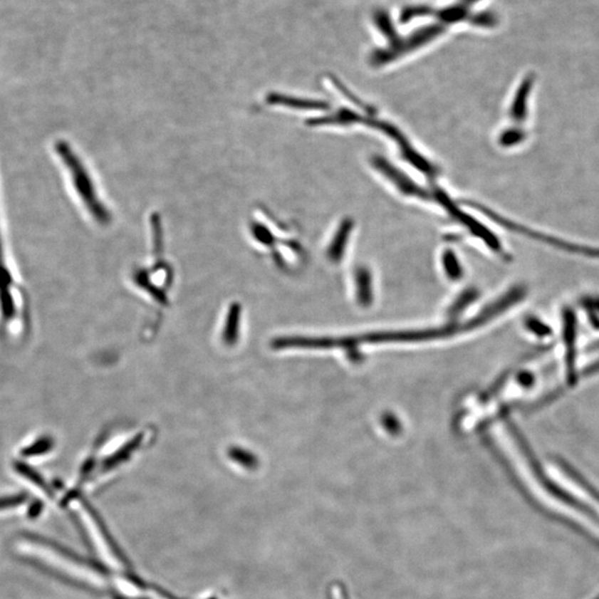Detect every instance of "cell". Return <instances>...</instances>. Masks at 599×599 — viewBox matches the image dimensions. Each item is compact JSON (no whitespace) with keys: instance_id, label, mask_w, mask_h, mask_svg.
Wrapping results in <instances>:
<instances>
[{"instance_id":"1","label":"cell","mask_w":599,"mask_h":599,"mask_svg":"<svg viewBox=\"0 0 599 599\" xmlns=\"http://www.w3.org/2000/svg\"><path fill=\"white\" fill-rule=\"evenodd\" d=\"M447 25L442 23L434 24V25L417 29L407 37H399L395 41L390 43L389 47L374 51L370 56V63L375 67L392 63L402 56L417 51V48L423 47L429 41H434L435 38L443 35L447 31Z\"/></svg>"},{"instance_id":"2","label":"cell","mask_w":599,"mask_h":599,"mask_svg":"<svg viewBox=\"0 0 599 599\" xmlns=\"http://www.w3.org/2000/svg\"><path fill=\"white\" fill-rule=\"evenodd\" d=\"M564 322L565 360H566V376L569 385L576 383V318L574 311L566 308L563 313Z\"/></svg>"},{"instance_id":"3","label":"cell","mask_w":599,"mask_h":599,"mask_svg":"<svg viewBox=\"0 0 599 599\" xmlns=\"http://www.w3.org/2000/svg\"><path fill=\"white\" fill-rule=\"evenodd\" d=\"M372 165L376 170H379L385 178L389 179L394 186L404 194L410 197H419V198H424L427 196L425 192L417 186V183H414V181H412L407 175H404L399 169L394 168L389 161L385 160L382 157H374Z\"/></svg>"},{"instance_id":"4","label":"cell","mask_w":599,"mask_h":599,"mask_svg":"<svg viewBox=\"0 0 599 599\" xmlns=\"http://www.w3.org/2000/svg\"><path fill=\"white\" fill-rule=\"evenodd\" d=\"M439 200H442L444 206L447 207V209H449V212L455 214V216L457 217V219L461 221L462 224H465V226L471 230L472 234H474V236H477V238L481 239V241H484L486 246H489L491 250H494L495 252H497V254L503 252V248H501V242H499V239H497L494 234H491L489 229L485 228L483 224L477 222V221L475 220V219L472 218V217L462 214L461 211L457 210V209H454L453 207H452L451 202H449L447 199L444 198L442 194H439Z\"/></svg>"},{"instance_id":"5","label":"cell","mask_w":599,"mask_h":599,"mask_svg":"<svg viewBox=\"0 0 599 599\" xmlns=\"http://www.w3.org/2000/svg\"><path fill=\"white\" fill-rule=\"evenodd\" d=\"M534 85V75H527L515 93L513 103L509 109V117L515 123H523L526 119L527 105H528L529 95Z\"/></svg>"},{"instance_id":"6","label":"cell","mask_w":599,"mask_h":599,"mask_svg":"<svg viewBox=\"0 0 599 599\" xmlns=\"http://www.w3.org/2000/svg\"><path fill=\"white\" fill-rule=\"evenodd\" d=\"M472 6L465 3L464 0H461L457 5L449 6V7L443 8V9H435L433 7H427V13L425 17H435L439 19V23L444 25H449V24H457L459 21H469V8Z\"/></svg>"},{"instance_id":"7","label":"cell","mask_w":599,"mask_h":599,"mask_svg":"<svg viewBox=\"0 0 599 599\" xmlns=\"http://www.w3.org/2000/svg\"><path fill=\"white\" fill-rule=\"evenodd\" d=\"M528 238L542 241V242H545V244H549V246H555L557 249H562V250L568 251V252H573V254H582V256H590V258H599V248H590V246H577V244H568L566 241L553 238V236H546V234H539V232H536L534 230L529 231Z\"/></svg>"},{"instance_id":"8","label":"cell","mask_w":599,"mask_h":599,"mask_svg":"<svg viewBox=\"0 0 599 599\" xmlns=\"http://www.w3.org/2000/svg\"><path fill=\"white\" fill-rule=\"evenodd\" d=\"M268 103L272 105H281L284 107L298 109H323L325 105L316 101L303 100V99L292 98L283 95H270L268 97Z\"/></svg>"},{"instance_id":"9","label":"cell","mask_w":599,"mask_h":599,"mask_svg":"<svg viewBox=\"0 0 599 599\" xmlns=\"http://www.w3.org/2000/svg\"><path fill=\"white\" fill-rule=\"evenodd\" d=\"M352 224L349 221H345L339 230L336 232L335 236L332 240L331 246L328 248V256L332 260L338 261L342 256H343L344 249H345L348 240H349L350 231H351Z\"/></svg>"},{"instance_id":"10","label":"cell","mask_w":599,"mask_h":599,"mask_svg":"<svg viewBox=\"0 0 599 599\" xmlns=\"http://www.w3.org/2000/svg\"><path fill=\"white\" fill-rule=\"evenodd\" d=\"M374 23H375L376 27L379 28V31L389 39L390 43H393L400 37L399 33H396L395 27L392 23L389 14L386 11H376L374 14Z\"/></svg>"},{"instance_id":"11","label":"cell","mask_w":599,"mask_h":599,"mask_svg":"<svg viewBox=\"0 0 599 599\" xmlns=\"http://www.w3.org/2000/svg\"><path fill=\"white\" fill-rule=\"evenodd\" d=\"M469 23L471 25L481 28H493L497 25V17L493 13L484 11V13L471 14L469 18Z\"/></svg>"},{"instance_id":"12","label":"cell","mask_w":599,"mask_h":599,"mask_svg":"<svg viewBox=\"0 0 599 599\" xmlns=\"http://www.w3.org/2000/svg\"><path fill=\"white\" fill-rule=\"evenodd\" d=\"M526 328H528L531 333H534L537 336H541V338L549 336L552 334L551 328L546 324L543 323V322L539 321V320L535 318H527Z\"/></svg>"},{"instance_id":"13","label":"cell","mask_w":599,"mask_h":599,"mask_svg":"<svg viewBox=\"0 0 599 599\" xmlns=\"http://www.w3.org/2000/svg\"><path fill=\"white\" fill-rule=\"evenodd\" d=\"M523 138H524V133L521 130H507L501 135L499 142L504 147L514 146L516 143L521 142Z\"/></svg>"},{"instance_id":"14","label":"cell","mask_w":599,"mask_h":599,"mask_svg":"<svg viewBox=\"0 0 599 599\" xmlns=\"http://www.w3.org/2000/svg\"><path fill=\"white\" fill-rule=\"evenodd\" d=\"M444 266L447 268V272L449 274H461V269H459V264L457 262V258L454 256L453 252L447 251L443 256Z\"/></svg>"},{"instance_id":"15","label":"cell","mask_w":599,"mask_h":599,"mask_svg":"<svg viewBox=\"0 0 599 599\" xmlns=\"http://www.w3.org/2000/svg\"><path fill=\"white\" fill-rule=\"evenodd\" d=\"M519 384L523 386H526V387H529V386L533 385L535 382V377L533 374L529 373V372H524V373H521L519 375Z\"/></svg>"},{"instance_id":"16","label":"cell","mask_w":599,"mask_h":599,"mask_svg":"<svg viewBox=\"0 0 599 599\" xmlns=\"http://www.w3.org/2000/svg\"><path fill=\"white\" fill-rule=\"evenodd\" d=\"M599 371V361L597 363L593 364L592 366H589L583 372V376H588L592 375V374L596 373V372Z\"/></svg>"},{"instance_id":"17","label":"cell","mask_w":599,"mask_h":599,"mask_svg":"<svg viewBox=\"0 0 599 599\" xmlns=\"http://www.w3.org/2000/svg\"><path fill=\"white\" fill-rule=\"evenodd\" d=\"M598 349H599V341H597V342H595V343H593L592 345L589 346L588 350H587V352L596 351V350H598Z\"/></svg>"}]
</instances>
